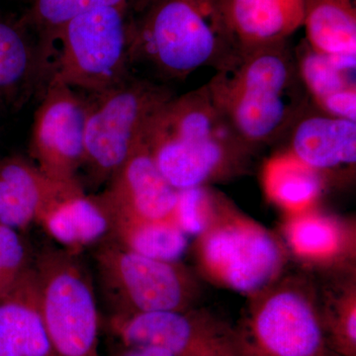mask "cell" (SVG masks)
I'll list each match as a JSON object with an SVG mask.
<instances>
[{
  "mask_svg": "<svg viewBox=\"0 0 356 356\" xmlns=\"http://www.w3.org/2000/svg\"><path fill=\"white\" fill-rule=\"evenodd\" d=\"M206 86L250 154L289 133L312 102L288 40L241 50Z\"/></svg>",
  "mask_w": 356,
  "mask_h": 356,
  "instance_id": "obj_1",
  "label": "cell"
},
{
  "mask_svg": "<svg viewBox=\"0 0 356 356\" xmlns=\"http://www.w3.org/2000/svg\"><path fill=\"white\" fill-rule=\"evenodd\" d=\"M146 144L159 172L177 191L238 177L252 156L206 84L170 98L154 117Z\"/></svg>",
  "mask_w": 356,
  "mask_h": 356,
  "instance_id": "obj_2",
  "label": "cell"
},
{
  "mask_svg": "<svg viewBox=\"0 0 356 356\" xmlns=\"http://www.w3.org/2000/svg\"><path fill=\"white\" fill-rule=\"evenodd\" d=\"M226 0H146L132 15V63L184 79L201 67L219 70L240 53Z\"/></svg>",
  "mask_w": 356,
  "mask_h": 356,
  "instance_id": "obj_3",
  "label": "cell"
},
{
  "mask_svg": "<svg viewBox=\"0 0 356 356\" xmlns=\"http://www.w3.org/2000/svg\"><path fill=\"white\" fill-rule=\"evenodd\" d=\"M248 299L232 325L233 356H337L325 334L313 274L287 270Z\"/></svg>",
  "mask_w": 356,
  "mask_h": 356,
  "instance_id": "obj_4",
  "label": "cell"
},
{
  "mask_svg": "<svg viewBox=\"0 0 356 356\" xmlns=\"http://www.w3.org/2000/svg\"><path fill=\"white\" fill-rule=\"evenodd\" d=\"M131 6L95 9L39 37L43 76L90 95L131 76Z\"/></svg>",
  "mask_w": 356,
  "mask_h": 356,
  "instance_id": "obj_5",
  "label": "cell"
},
{
  "mask_svg": "<svg viewBox=\"0 0 356 356\" xmlns=\"http://www.w3.org/2000/svg\"><path fill=\"white\" fill-rule=\"evenodd\" d=\"M193 257L199 278L248 298L280 280L290 261L278 234L222 193L212 222L194 241Z\"/></svg>",
  "mask_w": 356,
  "mask_h": 356,
  "instance_id": "obj_6",
  "label": "cell"
},
{
  "mask_svg": "<svg viewBox=\"0 0 356 356\" xmlns=\"http://www.w3.org/2000/svg\"><path fill=\"white\" fill-rule=\"evenodd\" d=\"M173 96L165 86L130 76L86 100L83 168L93 186L108 182L139 149L154 117Z\"/></svg>",
  "mask_w": 356,
  "mask_h": 356,
  "instance_id": "obj_7",
  "label": "cell"
},
{
  "mask_svg": "<svg viewBox=\"0 0 356 356\" xmlns=\"http://www.w3.org/2000/svg\"><path fill=\"white\" fill-rule=\"evenodd\" d=\"M103 295L112 316L179 311L197 307L200 278L181 261L137 254L111 241L95 254Z\"/></svg>",
  "mask_w": 356,
  "mask_h": 356,
  "instance_id": "obj_8",
  "label": "cell"
},
{
  "mask_svg": "<svg viewBox=\"0 0 356 356\" xmlns=\"http://www.w3.org/2000/svg\"><path fill=\"white\" fill-rule=\"evenodd\" d=\"M34 268L51 356H97L95 288L79 254L46 248L35 257Z\"/></svg>",
  "mask_w": 356,
  "mask_h": 356,
  "instance_id": "obj_9",
  "label": "cell"
},
{
  "mask_svg": "<svg viewBox=\"0 0 356 356\" xmlns=\"http://www.w3.org/2000/svg\"><path fill=\"white\" fill-rule=\"evenodd\" d=\"M86 100L74 88L49 81L34 115L30 159L63 184H81L79 172L86 154Z\"/></svg>",
  "mask_w": 356,
  "mask_h": 356,
  "instance_id": "obj_10",
  "label": "cell"
},
{
  "mask_svg": "<svg viewBox=\"0 0 356 356\" xmlns=\"http://www.w3.org/2000/svg\"><path fill=\"white\" fill-rule=\"evenodd\" d=\"M109 327L125 346L161 348L172 356H233L232 325L197 307L111 316Z\"/></svg>",
  "mask_w": 356,
  "mask_h": 356,
  "instance_id": "obj_11",
  "label": "cell"
},
{
  "mask_svg": "<svg viewBox=\"0 0 356 356\" xmlns=\"http://www.w3.org/2000/svg\"><path fill=\"white\" fill-rule=\"evenodd\" d=\"M277 234L290 261L301 270L323 275L356 268V228L351 219L316 207L284 216Z\"/></svg>",
  "mask_w": 356,
  "mask_h": 356,
  "instance_id": "obj_12",
  "label": "cell"
},
{
  "mask_svg": "<svg viewBox=\"0 0 356 356\" xmlns=\"http://www.w3.org/2000/svg\"><path fill=\"white\" fill-rule=\"evenodd\" d=\"M97 197L110 219L173 220L178 191L159 172L145 140Z\"/></svg>",
  "mask_w": 356,
  "mask_h": 356,
  "instance_id": "obj_13",
  "label": "cell"
},
{
  "mask_svg": "<svg viewBox=\"0 0 356 356\" xmlns=\"http://www.w3.org/2000/svg\"><path fill=\"white\" fill-rule=\"evenodd\" d=\"M289 134L287 151L317 172L327 186L355 175L356 122L309 109Z\"/></svg>",
  "mask_w": 356,
  "mask_h": 356,
  "instance_id": "obj_14",
  "label": "cell"
},
{
  "mask_svg": "<svg viewBox=\"0 0 356 356\" xmlns=\"http://www.w3.org/2000/svg\"><path fill=\"white\" fill-rule=\"evenodd\" d=\"M83 191L47 177L30 159H0V225L22 232L39 222L58 202Z\"/></svg>",
  "mask_w": 356,
  "mask_h": 356,
  "instance_id": "obj_15",
  "label": "cell"
},
{
  "mask_svg": "<svg viewBox=\"0 0 356 356\" xmlns=\"http://www.w3.org/2000/svg\"><path fill=\"white\" fill-rule=\"evenodd\" d=\"M240 50L286 41L305 19V0H226Z\"/></svg>",
  "mask_w": 356,
  "mask_h": 356,
  "instance_id": "obj_16",
  "label": "cell"
},
{
  "mask_svg": "<svg viewBox=\"0 0 356 356\" xmlns=\"http://www.w3.org/2000/svg\"><path fill=\"white\" fill-rule=\"evenodd\" d=\"M0 356H51L34 266L0 300Z\"/></svg>",
  "mask_w": 356,
  "mask_h": 356,
  "instance_id": "obj_17",
  "label": "cell"
},
{
  "mask_svg": "<svg viewBox=\"0 0 356 356\" xmlns=\"http://www.w3.org/2000/svg\"><path fill=\"white\" fill-rule=\"evenodd\" d=\"M355 0H305L306 42L327 56L337 69L355 72Z\"/></svg>",
  "mask_w": 356,
  "mask_h": 356,
  "instance_id": "obj_18",
  "label": "cell"
},
{
  "mask_svg": "<svg viewBox=\"0 0 356 356\" xmlns=\"http://www.w3.org/2000/svg\"><path fill=\"white\" fill-rule=\"evenodd\" d=\"M39 224L60 248L77 254L111 233L108 211L97 196L83 191L62 199Z\"/></svg>",
  "mask_w": 356,
  "mask_h": 356,
  "instance_id": "obj_19",
  "label": "cell"
},
{
  "mask_svg": "<svg viewBox=\"0 0 356 356\" xmlns=\"http://www.w3.org/2000/svg\"><path fill=\"white\" fill-rule=\"evenodd\" d=\"M262 182L267 198L283 211L284 216L318 207L327 188L324 178L287 149L267 159Z\"/></svg>",
  "mask_w": 356,
  "mask_h": 356,
  "instance_id": "obj_20",
  "label": "cell"
},
{
  "mask_svg": "<svg viewBox=\"0 0 356 356\" xmlns=\"http://www.w3.org/2000/svg\"><path fill=\"white\" fill-rule=\"evenodd\" d=\"M21 21L0 18V103L16 105L25 97L42 72L38 42Z\"/></svg>",
  "mask_w": 356,
  "mask_h": 356,
  "instance_id": "obj_21",
  "label": "cell"
},
{
  "mask_svg": "<svg viewBox=\"0 0 356 356\" xmlns=\"http://www.w3.org/2000/svg\"><path fill=\"white\" fill-rule=\"evenodd\" d=\"M314 276L332 351L337 356H356V268Z\"/></svg>",
  "mask_w": 356,
  "mask_h": 356,
  "instance_id": "obj_22",
  "label": "cell"
},
{
  "mask_svg": "<svg viewBox=\"0 0 356 356\" xmlns=\"http://www.w3.org/2000/svg\"><path fill=\"white\" fill-rule=\"evenodd\" d=\"M115 242L137 254L168 261H180L189 245V236L173 220L112 218Z\"/></svg>",
  "mask_w": 356,
  "mask_h": 356,
  "instance_id": "obj_23",
  "label": "cell"
},
{
  "mask_svg": "<svg viewBox=\"0 0 356 356\" xmlns=\"http://www.w3.org/2000/svg\"><path fill=\"white\" fill-rule=\"evenodd\" d=\"M146 0H30L21 22L36 30L39 37L57 29L81 14L111 6H131L133 11Z\"/></svg>",
  "mask_w": 356,
  "mask_h": 356,
  "instance_id": "obj_24",
  "label": "cell"
},
{
  "mask_svg": "<svg viewBox=\"0 0 356 356\" xmlns=\"http://www.w3.org/2000/svg\"><path fill=\"white\" fill-rule=\"evenodd\" d=\"M296 53L300 76L316 105L325 98L350 88H355L348 72L337 69L327 56L318 53L303 42Z\"/></svg>",
  "mask_w": 356,
  "mask_h": 356,
  "instance_id": "obj_25",
  "label": "cell"
},
{
  "mask_svg": "<svg viewBox=\"0 0 356 356\" xmlns=\"http://www.w3.org/2000/svg\"><path fill=\"white\" fill-rule=\"evenodd\" d=\"M34 261L35 255L21 232L0 225V300L24 280Z\"/></svg>",
  "mask_w": 356,
  "mask_h": 356,
  "instance_id": "obj_26",
  "label": "cell"
},
{
  "mask_svg": "<svg viewBox=\"0 0 356 356\" xmlns=\"http://www.w3.org/2000/svg\"><path fill=\"white\" fill-rule=\"evenodd\" d=\"M220 192L210 186L193 187L178 191L173 220L188 236L202 234L216 213Z\"/></svg>",
  "mask_w": 356,
  "mask_h": 356,
  "instance_id": "obj_27",
  "label": "cell"
},
{
  "mask_svg": "<svg viewBox=\"0 0 356 356\" xmlns=\"http://www.w3.org/2000/svg\"><path fill=\"white\" fill-rule=\"evenodd\" d=\"M320 111L337 118L356 122V88H350L325 98L318 105Z\"/></svg>",
  "mask_w": 356,
  "mask_h": 356,
  "instance_id": "obj_28",
  "label": "cell"
},
{
  "mask_svg": "<svg viewBox=\"0 0 356 356\" xmlns=\"http://www.w3.org/2000/svg\"><path fill=\"white\" fill-rule=\"evenodd\" d=\"M113 356H172L161 348H149V346H125L115 351Z\"/></svg>",
  "mask_w": 356,
  "mask_h": 356,
  "instance_id": "obj_29",
  "label": "cell"
}]
</instances>
